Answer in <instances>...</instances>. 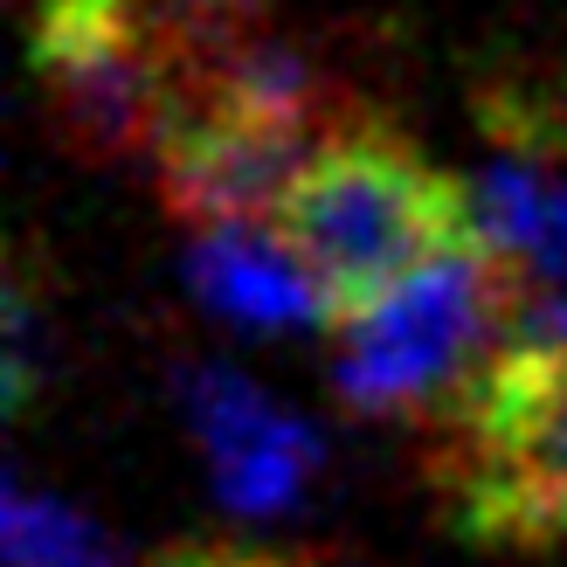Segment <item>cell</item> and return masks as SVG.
I'll use <instances>...</instances> for the list:
<instances>
[{
  "label": "cell",
  "mask_w": 567,
  "mask_h": 567,
  "mask_svg": "<svg viewBox=\"0 0 567 567\" xmlns=\"http://www.w3.org/2000/svg\"><path fill=\"white\" fill-rule=\"evenodd\" d=\"M264 229L311 270L332 305V326H347L402 277L471 249L477 202L388 125L339 118L332 138L305 159V174L284 187Z\"/></svg>",
  "instance_id": "obj_1"
},
{
  "label": "cell",
  "mask_w": 567,
  "mask_h": 567,
  "mask_svg": "<svg viewBox=\"0 0 567 567\" xmlns=\"http://www.w3.org/2000/svg\"><path fill=\"white\" fill-rule=\"evenodd\" d=\"M430 430L457 533L485 547L567 540V353L505 332Z\"/></svg>",
  "instance_id": "obj_2"
},
{
  "label": "cell",
  "mask_w": 567,
  "mask_h": 567,
  "mask_svg": "<svg viewBox=\"0 0 567 567\" xmlns=\"http://www.w3.org/2000/svg\"><path fill=\"white\" fill-rule=\"evenodd\" d=\"M519 257L471 243L339 326L332 381L360 415H436L505 339Z\"/></svg>",
  "instance_id": "obj_3"
},
{
  "label": "cell",
  "mask_w": 567,
  "mask_h": 567,
  "mask_svg": "<svg viewBox=\"0 0 567 567\" xmlns=\"http://www.w3.org/2000/svg\"><path fill=\"white\" fill-rule=\"evenodd\" d=\"M28 49L63 132L104 159H153L194 76L181 21L146 0H42Z\"/></svg>",
  "instance_id": "obj_4"
},
{
  "label": "cell",
  "mask_w": 567,
  "mask_h": 567,
  "mask_svg": "<svg viewBox=\"0 0 567 567\" xmlns=\"http://www.w3.org/2000/svg\"><path fill=\"white\" fill-rule=\"evenodd\" d=\"M332 138V125H277L249 118V111L181 97L174 125L159 138V194L166 208L194 229H221V221H270L284 187L305 174V159Z\"/></svg>",
  "instance_id": "obj_5"
},
{
  "label": "cell",
  "mask_w": 567,
  "mask_h": 567,
  "mask_svg": "<svg viewBox=\"0 0 567 567\" xmlns=\"http://www.w3.org/2000/svg\"><path fill=\"white\" fill-rule=\"evenodd\" d=\"M181 409L208 450L215 498L229 513L264 519L291 513L305 498L311 471H319V436L291 409H277L257 381L229 374V367H194V374H181Z\"/></svg>",
  "instance_id": "obj_6"
},
{
  "label": "cell",
  "mask_w": 567,
  "mask_h": 567,
  "mask_svg": "<svg viewBox=\"0 0 567 567\" xmlns=\"http://www.w3.org/2000/svg\"><path fill=\"white\" fill-rule=\"evenodd\" d=\"M187 277L202 291V305L236 326H311V319L332 326V305L311 284V270L270 229H257V221L202 229V243L187 257Z\"/></svg>",
  "instance_id": "obj_7"
},
{
  "label": "cell",
  "mask_w": 567,
  "mask_h": 567,
  "mask_svg": "<svg viewBox=\"0 0 567 567\" xmlns=\"http://www.w3.org/2000/svg\"><path fill=\"white\" fill-rule=\"evenodd\" d=\"M477 202V243L519 257L533 277L567 284V187L547 181L526 159H498L471 187Z\"/></svg>",
  "instance_id": "obj_8"
},
{
  "label": "cell",
  "mask_w": 567,
  "mask_h": 567,
  "mask_svg": "<svg viewBox=\"0 0 567 567\" xmlns=\"http://www.w3.org/2000/svg\"><path fill=\"white\" fill-rule=\"evenodd\" d=\"M8 567H125V554L63 498L8 492Z\"/></svg>",
  "instance_id": "obj_9"
},
{
  "label": "cell",
  "mask_w": 567,
  "mask_h": 567,
  "mask_svg": "<svg viewBox=\"0 0 567 567\" xmlns=\"http://www.w3.org/2000/svg\"><path fill=\"white\" fill-rule=\"evenodd\" d=\"M257 0H174V21L194 28V35H243Z\"/></svg>",
  "instance_id": "obj_10"
},
{
  "label": "cell",
  "mask_w": 567,
  "mask_h": 567,
  "mask_svg": "<svg viewBox=\"0 0 567 567\" xmlns=\"http://www.w3.org/2000/svg\"><path fill=\"white\" fill-rule=\"evenodd\" d=\"M166 567H319V560H284V554H181Z\"/></svg>",
  "instance_id": "obj_11"
}]
</instances>
